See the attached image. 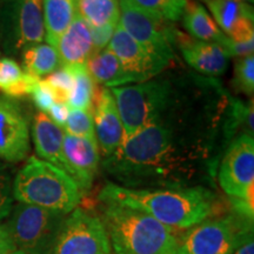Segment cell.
<instances>
[{
  "instance_id": "cell-19",
  "label": "cell",
  "mask_w": 254,
  "mask_h": 254,
  "mask_svg": "<svg viewBox=\"0 0 254 254\" xmlns=\"http://www.w3.org/2000/svg\"><path fill=\"white\" fill-rule=\"evenodd\" d=\"M86 67L95 84L104 87L114 88L135 82L109 47L93 53L87 60Z\"/></svg>"
},
{
  "instance_id": "cell-38",
  "label": "cell",
  "mask_w": 254,
  "mask_h": 254,
  "mask_svg": "<svg viewBox=\"0 0 254 254\" xmlns=\"http://www.w3.org/2000/svg\"><path fill=\"white\" fill-rule=\"evenodd\" d=\"M232 1H238V2H253V0H232Z\"/></svg>"
},
{
  "instance_id": "cell-26",
  "label": "cell",
  "mask_w": 254,
  "mask_h": 254,
  "mask_svg": "<svg viewBox=\"0 0 254 254\" xmlns=\"http://www.w3.org/2000/svg\"><path fill=\"white\" fill-rule=\"evenodd\" d=\"M69 69L72 71L74 82H73V88L69 93L67 104L72 109L86 110L93 112L97 87L87 71L86 65L71 66Z\"/></svg>"
},
{
  "instance_id": "cell-35",
  "label": "cell",
  "mask_w": 254,
  "mask_h": 254,
  "mask_svg": "<svg viewBox=\"0 0 254 254\" xmlns=\"http://www.w3.org/2000/svg\"><path fill=\"white\" fill-rule=\"evenodd\" d=\"M68 105L67 104H63V103H55L51 106V109L49 110V118L52 120L53 123L56 124L57 126H59L60 128L65 126L66 120H67V116H68Z\"/></svg>"
},
{
  "instance_id": "cell-21",
  "label": "cell",
  "mask_w": 254,
  "mask_h": 254,
  "mask_svg": "<svg viewBox=\"0 0 254 254\" xmlns=\"http://www.w3.org/2000/svg\"><path fill=\"white\" fill-rule=\"evenodd\" d=\"M182 18L184 26L189 31V33L200 41L221 44V41L226 37L204 6L195 0H187Z\"/></svg>"
},
{
  "instance_id": "cell-7",
  "label": "cell",
  "mask_w": 254,
  "mask_h": 254,
  "mask_svg": "<svg viewBox=\"0 0 254 254\" xmlns=\"http://www.w3.org/2000/svg\"><path fill=\"white\" fill-rule=\"evenodd\" d=\"M204 220L187 228L178 237L177 253L180 254H233L253 221L241 215Z\"/></svg>"
},
{
  "instance_id": "cell-20",
  "label": "cell",
  "mask_w": 254,
  "mask_h": 254,
  "mask_svg": "<svg viewBox=\"0 0 254 254\" xmlns=\"http://www.w3.org/2000/svg\"><path fill=\"white\" fill-rule=\"evenodd\" d=\"M43 12L45 39L55 46L77 14V0H43Z\"/></svg>"
},
{
  "instance_id": "cell-17",
  "label": "cell",
  "mask_w": 254,
  "mask_h": 254,
  "mask_svg": "<svg viewBox=\"0 0 254 254\" xmlns=\"http://www.w3.org/2000/svg\"><path fill=\"white\" fill-rule=\"evenodd\" d=\"M60 64L64 66L86 65L93 55V39L91 26L78 13L56 43Z\"/></svg>"
},
{
  "instance_id": "cell-2",
  "label": "cell",
  "mask_w": 254,
  "mask_h": 254,
  "mask_svg": "<svg viewBox=\"0 0 254 254\" xmlns=\"http://www.w3.org/2000/svg\"><path fill=\"white\" fill-rule=\"evenodd\" d=\"M99 201H112L150 214L165 226L187 230L215 213L218 198L209 187L185 189H128L107 183Z\"/></svg>"
},
{
  "instance_id": "cell-22",
  "label": "cell",
  "mask_w": 254,
  "mask_h": 254,
  "mask_svg": "<svg viewBox=\"0 0 254 254\" xmlns=\"http://www.w3.org/2000/svg\"><path fill=\"white\" fill-rule=\"evenodd\" d=\"M200 1L207 6L213 15L215 24L228 36L244 21L254 20L253 7L247 2H238L232 0H200Z\"/></svg>"
},
{
  "instance_id": "cell-40",
  "label": "cell",
  "mask_w": 254,
  "mask_h": 254,
  "mask_svg": "<svg viewBox=\"0 0 254 254\" xmlns=\"http://www.w3.org/2000/svg\"><path fill=\"white\" fill-rule=\"evenodd\" d=\"M173 254H180V253H177V252H174V253H173Z\"/></svg>"
},
{
  "instance_id": "cell-4",
  "label": "cell",
  "mask_w": 254,
  "mask_h": 254,
  "mask_svg": "<svg viewBox=\"0 0 254 254\" xmlns=\"http://www.w3.org/2000/svg\"><path fill=\"white\" fill-rule=\"evenodd\" d=\"M190 73L159 74L129 86L111 88L122 120L124 135L148 126L164 113L185 87Z\"/></svg>"
},
{
  "instance_id": "cell-6",
  "label": "cell",
  "mask_w": 254,
  "mask_h": 254,
  "mask_svg": "<svg viewBox=\"0 0 254 254\" xmlns=\"http://www.w3.org/2000/svg\"><path fill=\"white\" fill-rule=\"evenodd\" d=\"M4 225L14 250L24 254H50L66 215L19 202Z\"/></svg>"
},
{
  "instance_id": "cell-28",
  "label": "cell",
  "mask_w": 254,
  "mask_h": 254,
  "mask_svg": "<svg viewBox=\"0 0 254 254\" xmlns=\"http://www.w3.org/2000/svg\"><path fill=\"white\" fill-rule=\"evenodd\" d=\"M65 133L77 136L95 138L93 112L86 110L72 109L68 111L65 123Z\"/></svg>"
},
{
  "instance_id": "cell-34",
  "label": "cell",
  "mask_w": 254,
  "mask_h": 254,
  "mask_svg": "<svg viewBox=\"0 0 254 254\" xmlns=\"http://www.w3.org/2000/svg\"><path fill=\"white\" fill-rule=\"evenodd\" d=\"M116 27L117 26H112V25L104 27H91L92 39H93V53H98L106 49Z\"/></svg>"
},
{
  "instance_id": "cell-32",
  "label": "cell",
  "mask_w": 254,
  "mask_h": 254,
  "mask_svg": "<svg viewBox=\"0 0 254 254\" xmlns=\"http://www.w3.org/2000/svg\"><path fill=\"white\" fill-rule=\"evenodd\" d=\"M31 95L36 106L43 113L49 112L51 106L56 103L55 93L45 80H40V79L38 80L36 86L31 92Z\"/></svg>"
},
{
  "instance_id": "cell-8",
  "label": "cell",
  "mask_w": 254,
  "mask_h": 254,
  "mask_svg": "<svg viewBox=\"0 0 254 254\" xmlns=\"http://www.w3.org/2000/svg\"><path fill=\"white\" fill-rule=\"evenodd\" d=\"M44 39L43 0H4L0 6V44L5 52L23 53Z\"/></svg>"
},
{
  "instance_id": "cell-14",
  "label": "cell",
  "mask_w": 254,
  "mask_h": 254,
  "mask_svg": "<svg viewBox=\"0 0 254 254\" xmlns=\"http://www.w3.org/2000/svg\"><path fill=\"white\" fill-rule=\"evenodd\" d=\"M63 153L68 166L69 177L84 195L91 190L99 170L101 157L97 139L64 132Z\"/></svg>"
},
{
  "instance_id": "cell-30",
  "label": "cell",
  "mask_w": 254,
  "mask_h": 254,
  "mask_svg": "<svg viewBox=\"0 0 254 254\" xmlns=\"http://www.w3.org/2000/svg\"><path fill=\"white\" fill-rule=\"evenodd\" d=\"M44 80L52 88L56 97V103L67 104L69 93L73 88V82H74V78L69 67H66V66L62 68L59 67L49 74V77Z\"/></svg>"
},
{
  "instance_id": "cell-16",
  "label": "cell",
  "mask_w": 254,
  "mask_h": 254,
  "mask_svg": "<svg viewBox=\"0 0 254 254\" xmlns=\"http://www.w3.org/2000/svg\"><path fill=\"white\" fill-rule=\"evenodd\" d=\"M174 39L180 46L187 65L196 72L209 77H217L226 72L230 56L219 44L208 41H192L179 31L174 32Z\"/></svg>"
},
{
  "instance_id": "cell-39",
  "label": "cell",
  "mask_w": 254,
  "mask_h": 254,
  "mask_svg": "<svg viewBox=\"0 0 254 254\" xmlns=\"http://www.w3.org/2000/svg\"><path fill=\"white\" fill-rule=\"evenodd\" d=\"M12 254H24V253H21V252H19V251H15V252H13Z\"/></svg>"
},
{
  "instance_id": "cell-15",
  "label": "cell",
  "mask_w": 254,
  "mask_h": 254,
  "mask_svg": "<svg viewBox=\"0 0 254 254\" xmlns=\"http://www.w3.org/2000/svg\"><path fill=\"white\" fill-rule=\"evenodd\" d=\"M95 139L104 160L112 157L124 138V128L116 100L110 88L97 91L93 105Z\"/></svg>"
},
{
  "instance_id": "cell-9",
  "label": "cell",
  "mask_w": 254,
  "mask_h": 254,
  "mask_svg": "<svg viewBox=\"0 0 254 254\" xmlns=\"http://www.w3.org/2000/svg\"><path fill=\"white\" fill-rule=\"evenodd\" d=\"M119 25L136 43L155 58L173 66L177 59L173 43L176 30L166 26V21L146 13L128 0H120Z\"/></svg>"
},
{
  "instance_id": "cell-10",
  "label": "cell",
  "mask_w": 254,
  "mask_h": 254,
  "mask_svg": "<svg viewBox=\"0 0 254 254\" xmlns=\"http://www.w3.org/2000/svg\"><path fill=\"white\" fill-rule=\"evenodd\" d=\"M107 232L99 217L82 208L66 215L50 254H111Z\"/></svg>"
},
{
  "instance_id": "cell-36",
  "label": "cell",
  "mask_w": 254,
  "mask_h": 254,
  "mask_svg": "<svg viewBox=\"0 0 254 254\" xmlns=\"http://www.w3.org/2000/svg\"><path fill=\"white\" fill-rule=\"evenodd\" d=\"M233 254H254L253 232L250 231L244 236Z\"/></svg>"
},
{
  "instance_id": "cell-5",
  "label": "cell",
  "mask_w": 254,
  "mask_h": 254,
  "mask_svg": "<svg viewBox=\"0 0 254 254\" xmlns=\"http://www.w3.org/2000/svg\"><path fill=\"white\" fill-rule=\"evenodd\" d=\"M13 199L51 211L71 213L80 204L82 193L71 177L55 165L30 157L13 179Z\"/></svg>"
},
{
  "instance_id": "cell-29",
  "label": "cell",
  "mask_w": 254,
  "mask_h": 254,
  "mask_svg": "<svg viewBox=\"0 0 254 254\" xmlns=\"http://www.w3.org/2000/svg\"><path fill=\"white\" fill-rule=\"evenodd\" d=\"M233 86L238 92L252 97L254 92V56L238 59L234 66Z\"/></svg>"
},
{
  "instance_id": "cell-13",
  "label": "cell",
  "mask_w": 254,
  "mask_h": 254,
  "mask_svg": "<svg viewBox=\"0 0 254 254\" xmlns=\"http://www.w3.org/2000/svg\"><path fill=\"white\" fill-rule=\"evenodd\" d=\"M109 49L116 55L123 67L136 84L150 80L171 67L163 60L150 55L118 24L109 43Z\"/></svg>"
},
{
  "instance_id": "cell-33",
  "label": "cell",
  "mask_w": 254,
  "mask_h": 254,
  "mask_svg": "<svg viewBox=\"0 0 254 254\" xmlns=\"http://www.w3.org/2000/svg\"><path fill=\"white\" fill-rule=\"evenodd\" d=\"M219 45L224 47V50L226 51L230 57H240V58H243V57L253 55L254 39L249 41H233L226 36Z\"/></svg>"
},
{
  "instance_id": "cell-3",
  "label": "cell",
  "mask_w": 254,
  "mask_h": 254,
  "mask_svg": "<svg viewBox=\"0 0 254 254\" xmlns=\"http://www.w3.org/2000/svg\"><path fill=\"white\" fill-rule=\"evenodd\" d=\"M100 202V219L114 254H173L177 251L179 230L129 206Z\"/></svg>"
},
{
  "instance_id": "cell-11",
  "label": "cell",
  "mask_w": 254,
  "mask_h": 254,
  "mask_svg": "<svg viewBox=\"0 0 254 254\" xmlns=\"http://www.w3.org/2000/svg\"><path fill=\"white\" fill-rule=\"evenodd\" d=\"M219 185L231 199H244L254 187V139L240 134L228 145L219 166Z\"/></svg>"
},
{
  "instance_id": "cell-1",
  "label": "cell",
  "mask_w": 254,
  "mask_h": 254,
  "mask_svg": "<svg viewBox=\"0 0 254 254\" xmlns=\"http://www.w3.org/2000/svg\"><path fill=\"white\" fill-rule=\"evenodd\" d=\"M231 100L218 80L193 73L153 123L124 135L116 153L103 160L104 171L128 189L213 185Z\"/></svg>"
},
{
  "instance_id": "cell-41",
  "label": "cell",
  "mask_w": 254,
  "mask_h": 254,
  "mask_svg": "<svg viewBox=\"0 0 254 254\" xmlns=\"http://www.w3.org/2000/svg\"><path fill=\"white\" fill-rule=\"evenodd\" d=\"M0 53H1V50H0Z\"/></svg>"
},
{
  "instance_id": "cell-25",
  "label": "cell",
  "mask_w": 254,
  "mask_h": 254,
  "mask_svg": "<svg viewBox=\"0 0 254 254\" xmlns=\"http://www.w3.org/2000/svg\"><path fill=\"white\" fill-rule=\"evenodd\" d=\"M24 71L39 78L51 74L60 67V59L56 47L50 44H37L23 52Z\"/></svg>"
},
{
  "instance_id": "cell-12",
  "label": "cell",
  "mask_w": 254,
  "mask_h": 254,
  "mask_svg": "<svg viewBox=\"0 0 254 254\" xmlns=\"http://www.w3.org/2000/svg\"><path fill=\"white\" fill-rule=\"evenodd\" d=\"M30 153V127L20 105L0 95V160L20 163Z\"/></svg>"
},
{
  "instance_id": "cell-27",
  "label": "cell",
  "mask_w": 254,
  "mask_h": 254,
  "mask_svg": "<svg viewBox=\"0 0 254 254\" xmlns=\"http://www.w3.org/2000/svg\"><path fill=\"white\" fill-rule=\"evenodd\" d=\"M132 5L163 21H178L183 17L187 0H128Z\"/></svg>"
},
{
  "instance_id": "cell-18",
  "label": "cell",
  "mask_w": 254,
  "mask_h": 254,
  "mask_svg": "<svg viewBox=\"0 0 254 254\" xmlns=\"http://www.w3.org/2000/svg\"><path fill=\"white\" fill-rule=\"evenodd\" d=\"M32 139L38 157L55 165L69 177L68 166L63 153L64 131L47 117L46 113L38 112L34 116Z\"/></svg>"
},
{
  "instance_id": "cell-37",
  "label": "cell",
  "mask_w": 254,
  "mask_h": 254,
  "mask_svg": "<svg viewBox=\"0 0 254 254\" xmlns=\"http://www.w3.org/2000/svg\"><path fill=\"white\" fill-rule=\"evenodd\" d=\"M15 252L13 244L4 225H0V254H12Z\"/></svg>"
},
{
  "instance_id": "cell-31",
  "label": "cell",
  "mask_w": 254,
  "mask_h": 254,
  "mask_svg": "<svg viewBox=\"0 0 254 254\" xmlns=\"http://www.w3.org/2000/svg\"><path fill=\"white\" fill-rule=\"evenodd\" d=\"M13 179L8 166L0 161V220L7 217L13 204Z\"/></svg>"
},
{
  "instance_id": "cell-24",
  "label": "cell",
  "mask_w": 254,
  "mask_h": 254,
  "mask_svg": "<svg viewBox=\"0 0 254 254\" xmlns=\"http://www.w3.org/2000/svg\"><path fill=\"white\" fill-rule=\"evenodd\" d=\"M77 13L91 27L117 26L120 7L118 0H77Z\"/></svg>"
},
{
  "instance_id": "cell-23",
  "label": "cell",
  "mask_w": 254,
  "mask_h": 254,
  "mask_svg": "<svg viewBox=\"0 0 254 254\" xmlns=\"http://www.w3.org/2000/svg\"><path fill=\"white\" fill-rule=\"evenodd\" d=\"M39 78L28 74L11 58L0 59V91L6 97L17 99L31 94Z\"/></svg>"
}]
</instances>
